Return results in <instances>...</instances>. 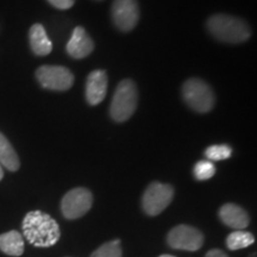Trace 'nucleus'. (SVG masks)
Masks as SVG:
<instances>
[{
	"label": "nucleus",
	"instance_id": "obj_22",
	"mask_svg": "<svg viewBox=\"0 0 257 257\" xmlns=\"http://www.w3.org/2000/svg\"><path fill=\"white\" fill-rule=\"evenodd\" d=\"M4 178V170H3V166L0 165V180Z\"/></svg>",
	"mask_w": 257,
	"mask_h": 257
},
{
	"label": "nucleus",
	"instance_id": "obj_4",
	"mask_svg": "<svg viewBox=\"0 0 257 257\" xmlns=\"http://www.w3.org/2000/svg\"><path fill=\"white\" fill-rule=\"evenodd\" d=\"M182 96L189 107L199 113H207L213 108L216 96L207 82L189 79L182 86Z\"/></svg>",
	"mask_w": 257,
	"mask_h": 257
},
{
	"label": "nucleus",
	"instance_id": "obj_16",
	"mask_svg": "<svg viewBox=\"0 0 257 257\" xmlns=\"http://www.w3.org/2000/svg\"><path fill=\"white\" fill-rule=\"evenodd\" d=\"M255 242V237L252 233L244 230H234L226 238V245L230 250H239L248 248Z\"/></svg>",
	"mask_w": 257,
	"mask_h": 257
},
{
	"label": "nucleus",
	"instance_id": "obj_1",
	"mask_svg": "<svg viewBox=\"0 0 257 257\" xmlns=\"http://www.w3.org/2000/svg\"><path fill=\"white\" fill-rule=\"evenodd\" d=\"M23 234L25 239L36 248L55 245L61 237L57 221L42 211H31L24 217Z\"/></svg>",
	"mask_w": 257,
	"mask_h": 257
},
{
	"label": "nucleus",
	"instance_id": "obj_17",
	"mask_svg": "<svg viewBox=\"0 0 257 257\" xmlns=\"http://www.w3.org/2000/svg\"><path fill=\"white\" fill-rule=\"evenodd\" d=\"M91 257H121L120 240L115 239L102 244L95 251L92 252Z\"/></svg>",
	"mask_w": 257,
	"mask_h": 257
},
{
	"label": "nucleus",
	"instance_id": "obj_9",
	"mask_svg": "<svg viewBox=\"0 0 257 257\" xmlns=\"http://www.w3.org/2000/svg\"><path fill=\"white\" fill-rule=\"evenodd\" d=\"M113 23L119 30L127 32L136 27L140 19L137 0H114L111 9Z\"/></svg>",
	"mask_w": 257,
	"mask_h": 257
},
{
	"label": "nucleus",
	"instance_id": "obj_23",
	"mask_svg": "<svg viewBox=\"0 0 257 257\" xmlns=\"http://www.w3.org/2000/svg\"><path fill=\"white\" fill-rule=\"evenodd\" d=\"M159 257H175V256L168 255V253H163V255H161V256H159Z\"/></svg>",
	"mask_w": 257,
	"mask_h": 257
},
{
	"label": "nucleus",
	"instance_id": "obj_5",
	"mask_svg": "<svg viewBox=\"0 0 257 257\" xmlns=\"http://www.w3.org/2000/svg\"><path fill=\"white\" fill-rule=\"evenodd\" d=\"M174 198V188L170 185L153 182L148 186L142 198L143 210L148 216L155 217L163 212Z\"/></svg>",
	"mask_w": 257,
	"mask_h": 257
},
{
	"label": "nucleus",
	"instance_id": "obj_2",
	"mask_svg": "<svg viewBox=\"0 0 257 257\" xmlns=\"http://www.w3.org/2000/svg\"><path fill=\"white\" fill-rule=\"evenodd\" d=\"M206 27L210 34L225 43H242L251 36L248 23L243 19L230 15H213L208 18Z\"/></svg>",
	"mask_w": 257,
	"mask_h": 257
},
{
	"label": "nucleus",
	"instance_id": "obj_10",
	"mask_svg": "<svg viewBox=\"0 0 257 257\" xmlns=\"http://www.w3.org/2000/svg\"><path fill=\"white\" fill-rule=\"evenodd\" d=\"M107 93V75L104 70H93L86 81V99L89 105L95 106L104 100Z\"/></svg>",
	"mask_w": 257,
	"mask_h": 257
},
{
	"label": "nucleus",
	"instance_id": "obj_19",
	"mask_svg": "<svg viewBox=\"0 0 257 257\" xmlns=\"http://www.w3.org/2000/svg\"><path fill=\"white\" fill-rule=\"evenodd\" d=\"M194 176L199 181H204V180L211 179L212 176L216 174V167L213 163L208 160L199 161L197 165L194 166Z\"/></svg>",
	"mask_w": 257,
	"mask_h": 257
},
{
	"label": "nucleus",
	"instance_id": "obj_7",
	"mask_svg": "<svg viewBox=\"0 0 257 257\" xmlns=\"http://www.w3.org/2000/svg\"><path fill=\"white\" fill-rule=\"evenodd\" d=\"M36 78L42 87L51 91H67L74 83L73 73L62 66H42L36 70Z\"/></svg>",
	"mask_w": 257,
	"mask_h": 257
},
{
	"label": "nucleus",
	"instance_id": "obj_20",
	"mask_svg": "<svg viewBox=\"0 0 257 257\" xmlns=\"http://www.w3.org/2000/svg\"><path fill=\"white\" fill-rule=\"evenodd\" d=\"M48 3L59 10H68L74 5L75 0H48Z\"/></svg>",
	"mask_w": 257,
	"mask_h": 257
},
{
	"label": "nucleus",
	"instance_id": "obj_18",
	"mask_svg": "<svg viewBox=\"0 0 257 257\" xmlns=\"http://www.w3.org/2000/svg\"><path fill=\"white\" fill-rule=\"evenodd\" d=\"M231 154H232V149L226 144H216V146L208 147L205 150V156L211 162L212 161H223L229 159Z\"/></svg>",
	"mask_w": 257,
	"mask_h": 257
},
{
	"label": "nucleus",
	"instance_id": "obj_15",
	"mask_svg": "<svg viewBox=\"0 0 257 257\" xmlns=\"http://www.w3.org/2000/svg\"><path fill=\"white\" fill-rule=\"evenodd\" d=\"M0 165L10 172H17L21 166L17 153L2 133H0Z\"/></svg>",
	"mask_w": 257,
	"mask_h": 257
},
{
	"label": "nucleus",
	"instance_id": "obj_13",
	"mask_svg": "<svg viewBox=\"0 0 257 257\" xmlns=\"http://www.w3.org/2000/svg\"><path fill=\"white\" fill-rule=\"evenodd\" d=\"M31 50L38 56H47L53 50V43L42 24H34L29 31Z\"/></svg>",
	"mask_w": 257,
	"mask_h": 257
},
{
	"label": "nucleus",
	"instance_id": "obj_8",
	"mask_svg": "<svg viewBox=\"0 0 257 257\" xmlns=\"http://www.w3.org/2000/svg\"><path fill=\"white\" fill-rule=\"evenodd\" d=\"M167 242L173 249L197 251L204 244V236L201 231L189 225H178L169 231Z\"/></svg>",
	"mask_w": 257,
	"mask_h": 257
},
{
	"label": "nucleus",
	"instance_id": "obj_12",
	"mask_svg": "<svg viewBox=\"0 0 257 257\" xmlns=\"http://www.w3.org/2000/svg\"><path fill=\"white\" fill-rule=\"evenodd\" d=\"M219 218L226 226L233 230H244L250 223L246 211L236 204H225L219 210Z\"/></svg>",
	"mask_w": 257,
	"mask_h": 257
},
{
	"label": "nucleus",
	"instance_id": "obj_14",
	"mask_svg": "<svg viewBox=\"0 0 257 257\" xmlns=\"http://www.w3.org/2000/svg\"><path fill=\"white\" fill-rule=\"evenodd\" d=\"M0 250L9 256H22L24 252L23 236L16 230L0 234Z\"/></svg>",
	"mask_w": 257,
	"mask_h": 257
},
{
	"label": "nucleus",
	"instance_id": "obj_6",
	"mask_svg": "<svg viewBox=\"0 0 257 257\" xmlns=\"http://www.w3.org/2000/svg\"><path fill=\"white\" fill-rule=\"evenodd\" d=\"M93 195L85 187L70 189L61 201V211L67 219H78L91 210Z\"/></svg>",
	"mask_w": 257,
	"mask_h": 257
},
{
	"label": "nucleus",
	"instance_id": "obj_3",
	"mask_svg": "<svg viewBox=\"0 0 257 257\" xmlns=\"http://www.w3.org/2000/svg\"><path fill=\"white\" fill-rule=\"evenodd\" d=\"M138 101L137 87L133 80H123L115 88L110 106L112 119L121 123L135 113Z\"/></svg>",
	"mask_w": 257,
	"mask_h": 257
},
{
	"label": "nucleus",
	"instance_id": "obj_11",
	"mask_svg": "<svg viewBox=\"0 0 257 257\" xmlns=\"http://www.w3.org/2000/svg\"><path fill=\"white\" fill-rule=\"evenodd\" d=\"M94 49V43L92 38L88 36L87 32L81 27H76L74 29L72 37L67 43V53L73 59L80 60L87 57Z\"/></svg>",
	"mask_w": 257,
	"mask_h": 257
},
{
	"label": "nucleus",
	"instance_id": "obj_21",
	"mask_svg": "<svg viewBox=\"0 0 257 257\" xmlns=\"http://www.w3.org/2000/svg\"><path fill=\"white\" fill-rule=\"evenodd\" d=\"M205 257H229L224 251H221L219 249H212L206 253Z\"/></svg>",
	"mask_w": 257,
	"mask_h": 257
}]
</instances>
